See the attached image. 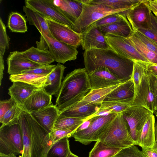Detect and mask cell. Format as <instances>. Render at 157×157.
I'll return each mask as SVG.
<instances>
[{
    "mask_svg": "<svg viewBox=\"0 0 157 157\" xmlns=\"http://www.w3.org/2000/svg\"><path fill=\"white\" fill-rule=\"evenodd\" d=\"M133 61L132 78L135 86V96L138 90L143 77L147 71L148 64L150 63L141 60H135Z\"/></svg>",
    "mask_w": 157,
    "mask_h": 157,
    "instance_id": "37",
    "label": "cell"
},
{
    "mask_svg": "<svg viewBox=\"0 0 157 157\" xmlns=\"http://www.w3.org/2000/svg\"><path fill=\"white\" fill-rule=\"evenodd\" d=\"M105 37L110 48L118 54L132 60L150 63L138 52L129 38L110 35Z\"/></svg>",
    "mask_w": 157,
    "mask_h": 157,
    "instance_id": "12",
    "label": "cell"
},
{
    "mask_svg": "<svg viewBox=\"0 0 157 157\" xmlns=\"http://www.w3.org/2000/svg\"><path fill=\"white\" fill-rule=\"evenodd\" d=\"M67 157H79L71 152V151L68 153Z\"/></svg>",
    "mask_w": 157,
    "mask_h": 157,
    "instance_id": "56",
    "label": "cell"
},
{
    "mask_svg": "<svg viewBox=\"0 0 157 157\" xmlns=\"http://www.w3.org/2000/svg\"><path fill=\"white\" fill-rule=\"evenodd\" d=\"M87 77L91 90L108 87L121 83L120 80L106 67L96 69L88 73Z\"/></svg>",
    "mask_w": 157,
    "mask_h": 157,
    "instance_id": "14",
    "label": "cell"
},
{
    "mask_svg": "<svg viewBox=\"0 0 157 157\" xmlns=\"http://www.w3.org/2000/svg\"><path fill=\"white\" fill-rule=\"evenodd\" d=\"M23 10L30 25L36 27L40 33H44L48 37L53 38L44 16L25 6H23Z\"/></svg>",
    "mask_w": 157,
    "mask_h": 157,
    "instance_id": "26",
    "label": "cell"
},
{
    "mask_svg": "<svg viewBox=\"0 0 157 157\" xmlns=\"http://www.w3.org/2000/svg\"><path fill=\"white\" fill-rule=\"evenodd\" d=\"M0 157H17V155L13 154H6L0 152ZM18 157H22V155H19Z\"/></svg>",
    "mask_w": 157,
    "mask_h": 157,
    "instance_id": "54",
    "label": "cell"
},
{
    "mask_svg": "<svg viewBox=\"0 0 157 157\" xmlns=\"http://www.w3.org/2000/svg\"><path fill=\"white\" fill-rule=\"evenodd\" d=\"M145 157H157V146L153 148L142 147Z\"/></svg>",
    "mask_w": 157,
    "mask_h": 157,
    "instance_id": "50",
    "label": "cell"
},
{
    "mask_svg": "<svg viewBox=\"0 0 157 157\" xmlns=\"http://www.w3.org/2000/svg\"><path fill=\"white\" fill-rule=\"evenodd\" d=\"M48 75L21 73L18 75H10L9 79L12 82L16 81L23 82L39 89H43Z\"/></svg>",
    "mask_w": 157,
    "mask_h": 157,
    "instance_id": "31",
    "label": "cell"
},
{
    "mask_svg": "<svg viewBox=\"0 0 157 157\" xmlns=\"http://www.w3.org/2000/svg\"><path fill=\"white\" fill-rule=\"evenodd\" d=\"M7 63V73L10 75L19 74L24 71L44 66L33 62L17 51L10 52Z\"/></svg>",
    "mask_w": 157,
    "mask_h": 157,
    "instance_id": "16",
    "label": "cell"
},
{
    "mask_svg": "<svg viewBox=\"0 0 157 157\" xmlns=\"http://www.w3.org/2000/svg\"><path fill=\"white\" fill-rule=\"evenodd\" d=\"M128 38L138 52L150 63L157 64V55L148 49L133 33Z\"/></svg>",
    "mask_w": 157,
    "mask_h": 157,
    "instance_id": "36",
    "label": "cell"
},
{
    "mask_svg": "<svg viewBox=\"0 0 157 157\" xmlns=\"http://www.w3.org/2000/svg\"><path fill=\"white\" fill-rule=\"evenodd\" d=\"M22 157H24V154L23 153H22V154L21 155Z\"/></svg>",
    "mask_w": 157,
    "mask_h": 157,
    "instance_id": "58",
    "label": "cell"
},
{
    "mask_svg": "<svg viewBox=\"0 0 157 157\" xmlns=\"http://www.w3.org/2000/svg\"><path fill=\"white\" fill-rule=\"evenodd\" d=\"M53 2L73 22L78 19L81 13L82 5L76 0H53Z\"/></svg>",
    "mask_w": 157,
    "mask_h": 157,
    "instance_id": "28",
    "label": "cell"
},
{
    "mask_svg": "<svg viewBox=\"0 0 157 157\" xmlns=\"http://www.w3.org/2000/svg\"><path fill=\"white\" fill-rule=\"evenodd\" d=\"M60 109L56 105H50L30 113L49 133L53 130L55 121L59 114Z\"/></svg>",
    "mask_w": 157,
    "mask_h": 157,
    "instance_id": "19",
    "label": "cell"
},
{
    "mask_svg": "<svg viewBox=\"0 0 157 157\" xmlns=\"http://www.w3.org/2000/svg\"><path fill=\"white\" fill-rule=\"evenodd\" d=\"M101 105L84 104L79 102L63 110H60L59 114L69 117L87 121L91 116L98 110Z\"/></svg>",
    "mask_w": 157,
    "mask_h": 157,
    "instance_id": "20",
    "label": "cell"
},
{
    "mask_svg": "<svg viewBox=\"0 0 157 157\" xmlns=\"http://www.w3.org/2000/svg\"><path fill=\"white\" fill-rule=\"evenodd\" d=\"M84 63L88 73L99 67H106L121 83L132 78L134 61L116 53L111 48H93L85 51Z\"/></svg>",
    "mask_w": 157,
    "mask_h": 157,
    "instance_id": "1",
    "label": "cell"
},
{
    "mask_svg": "<svg viewBox=\"0 0 157 157\" xmlns=\"http://www.w3.org/2000/svg\"><path fill=\"white\" fill-rule=\"evenodd\" d=\"M99 28L104 36L110 35L128 38L133 33L131 25L126 17L120 21L101 26Z\"/></svg>",
    "mask_w": 157,
    "mask_h": 157,
    "instance_id": "24",
    "label": "cell"
},
{
    "mask_svg": "<svg viewBox=\"0 0 157 157\" xmlns=\"http://www.w3.org/2000/svg\"><path fill=\"white\" fill-rule=\"evenodd\" d=\"M121 148L107 147L99 140L96 141L88 157H114Z\"/></svg>",
    "mask_w": 157,
    "mask_h": 157,
    "instance_id": "33",
    "label": "cell"
},
{
    "mask_svg": "<svg viewBox=\"0 0 157 157\" xmlns=\"http://www.w3.org/2000/svg\"><path fill=\"white\" fill-rule=\"evenodd\" d=\"M10 39L8 36L5 25L0 17V55L3 56L6 49L10 46Z\"/></svg>",
    "mask_w": 157,
    "mask_h": 157,
    "instance_id": "44",
    "label": "cell"
},
{
    "mask_svg": "<svg viewBox=\"0 0 157 157\" xmlns=\"http://www.w3.org/2000/svg\"><path fill=\"white\" fill-rule=\"evenodd\" d=\"M80 3L82 6L81 13L74 22L77 32L79 33L84 32L92 24L107 15L128 11L113 9L102 4Z\"/></svg>",
    "mask_w": 157,
    "mask_h": 157,
    "instance_id": "5",
    "label": "cell"
},
{
    "mask_svg": "<svg viewBox=\"0 0 157 157\" xmlns=\"http://www.w3.org/2000/svg\"><path fill=\"white\" fill-rule=\"evenodd\" d=\"M155 136L156 144L157 143V120L155 124Z\"/></svg>",
    "mask_w": 157,
    "mask_h": 157,
    "instance_id": "55",
    "label": "cell"
},
{
    "mask_svg": "<svg viewBox=\"0 0 157 157\" xmlns=\"http://www.w3.org/2000/svg\"><path fill=\"white\" fill-rule=\"evenodd\" d=\"M156 145L157 146V143H156Z\"/></svg>",
    "mask_w": 157,
    "mask_h": 157,
    "instance_id": "59",
    "label": "cell"
},
{
    "mask_svg": "<svg viewBox=\"0 0 157 157\" xmlns=\"http://www.w3.org/2000/svg\"><path fill=\"white\" fill-rule=\"evenodd\" d=\"M56 66V65L50 64L25 71L22 72L21 73H29L40 75H48L52 72Z\"/></svg>",
    "mask_w": 157,
    "mask_h": 157,
    "instance_id": "46",
    "label": "cell"
},
{
    "mask_svg": "<svg viewBox=\"0 0 157 157\" xmlns=\"http://www.w3.org/2000/svg\"><path fill=\"white\" fill-rule=\"evenodd\" d=\"M52 96L43 89L38 90L29 96L23 103V110L30 113L52 105Z\"/></svg>",
    "mask_w": 157,
    "mask_h": 157,
    "instance_id": "21",
    "label": "cell"
},
{
    "mask_svg": "<svg viewBox=\"0 0 157 157\" xmlns=\"http://www.w3.org/2000/svg\"><path fill=\"white\" fill-rule=\"evenodd\" d=\"M40 89L26 83L20 81L13 82L8 89V94L22 107L26 99L34 92Z\"/></svg>",
    "mask_w": 157,
    "mask_h": 157,
    "instance_id": "23",
    "label": "cell"
},
{
    "mask_svg": "<svg viewBox=\"0 0 157 157\" xmlns=\"http://www.w3.org/2000/svg\"><path fill=\"white\" fill-rule=\"evenodd\" d=\"M119 85L108 87L91 90L79 102L84 104L101 105L106 96Z\"/></svg>",
    "mask_w": 157,
    "mask_h": 157,
    "instance_id": "32",
    "label": "cell"
},
{
    "mask_svg": "<svg viewBox=\"0 0 157 157\" xmlns=\"http://www.w3.org/2000/svg\"><path fill=\"white\" fill-rule=\"evenodd\" d=\"M66 67L58 63L48 75L43 89L49 95L57 97L61 88Z\"/></svg>",
    "mask_w": 157,
    "mask_h": 157,
    "instance_id": "22",
    "label": "cell"
},
{
    "mask_svg": "<svg viewBox=\"0 0 157 157\" xmlns=\"http://www.w3.org/2000/svg\"><path fill=\"white\" fill-rule=\"evenodd\" d=\"M149 8L153 15L157 18V0H148Z\"/></svg>",
    "mask_w": 157,
    "mask_h": 157,
    "instance_id": "51",
    "label": "cell"
},
{
    "mask_svg": "<svg viewBox=\"0 0 157 157\" xmlns=\"http://www.w3.org/2000/svg\"><path fill=\"white\" fill-rule=\"evenodd\" d=\"M117 114L110 113L90 119L91 122L87 128L75 132L72 136L75 141L85 145L98 140L101 135Z\"/></svg>",
    "mask_w": 157,
    "mask_h": 157,
    "instance_id": "7",
    "label": "cell"
},
{
    "mask_svg": "<svg viewBox=\"0 0 157 157\" xmlns=\"http://www.w3.org/2000/svg\"><path fill=\"white\" fill-rule=\"evenodd\" d=\"M151 11L148 0H142L139 3L125 12L126 18L133 31L138 29L151 28Z\"/></svg>",
    "mask_w": 157,
    "mask_h": 157,
    "instance_id": "11",
    "label": "cell"
},
{
    "mask_svg": "<svg viewBox=\"0 0 157 157\" xmlns=\"http://www.w3.org/2000/svg\"><path fill=\"white\" fill-rule=\"evenodd\" d=\"M68 139L64 138L54 143L48 151L47 157H67L71 151Z\"/></svg>",
    "mask_w": 157,
    "mask_h": 157,
    "instance_id": "34",
    "label": "cell"
},
{
    "mask_svg": "<svg viewBox=\"0 0 157 157\" xmlns=\"http://www.w3.org/2000/svg\"><path fill=\"white\" fill-rule=\"evenodd\" d=\"M25 6L45 17H49L70 28L76 32L73 22L52 0H26Z\"/></svg>",
    "mask_w": 157,
    "mask_h": 157,
    "instance_id": "9",
    "label": "cell"
},
{
    "mask_svg": "<svg viewBox=\"0 0 157 157\" xmlns=\"http://www.w3.org/2000/svg\"><path fill=\"white\" fill-rule=\"evenodd\" d=\"M147 71L157 77V64L149 63L147 67Z\"/></svg>",
    "mask_w": 157,
    "mask_h": 157,
    "instance_id": "52",
    "label": "cell"
},
{
    "mask_svg": "<svg viewBox=\"0 0 157 157\" xmlns=\"http://www.w3.org/2000/svg\"><path fill=\"white\" fill-rule=\"evenodd\" d=\"M25 112L31 129L32 157H47L53 144L49 134L30 113Z\"/></svg>",
    "mask_w": 157,
    "mask_h": 157,
    "instance_id": "6",
    "label": "cell"
},
{
    "mask_svg": "<svg viewBox=\"0 0 157 157\" xmlns=\"http://www.w3.org/2000/svg\"><path fill=\"white\" fill-rule=\"evenodd\" d=\"M121 113L127 123L129 133L137 145L145 124L153 113L143 107L132 105Z\"/></svg>",
    "mask_w": 157,
    "mask_h": 157,
    "instance_id": "10",
    "label": "cell"
},
{
    "mask_svg": "<svg viewBox=\"0 0 157 157\" xmlns=\"http://www.w3.org/2000/svg\"><path fill=\"white\" fill-rule=\"evenodd\" d=\"M18 122L22 131L24 157H32L31 129L23 110L19 117Z\"/></svg>",
    "mask_w": 157,
    "mask_h": 157,
    "instance_id": "29",
    "label": "cell"
},
{
    "mask_svg": "<svg viewBox=\"0 0 157 157\" xmlns=\"http://www.w3.org/2000/svg\"><path fill=\"white\" fill-rule=\"evenodd\" d=\"M135 95L134 84L132 78L120 84L106 96L103 102H116L130 105L133 101Z\"/></svg>",
    "mask_w": 157,
    "mask_h": 157,
    "instance_id": "18",
    "label": "cell"
},
{
    "mask_svg": "<svg viewBox=\"0 0 157 157\" xmlns=\"http://www.w3.org/2000/svg\"><path fill=\"white\" fill-rule=\"evenodd\" d=\"M17 104L16 102L12 98L1 100L0 101V119L5 113L14 105Z\"/></svg>",
    "mask_w": 157,
    "mask_h": 157,
    "instance_id": "48",
    "label": "cell"
},
{
    "mask_svg": "<svg viewBox=\"0 0 157 157\" xmlns=\"http://www.w3.org/2000/svg\"><path fill=\"white\" fill-rule=\"evenodd\" d=\"M44 17L54 38L77 48L81 45L80 33L49 17Z\"/></svg>",
    "mask_w": 157,
    "mask_h": 157,
    "instance_id": "13",
    "label": "cell"
},
{
    "mask_svg": "<svg viewBox=\"0 0 157 157\" xmlns=\"http://www.w3.org/2000/svg\"><path fill=\"white\" fill-rule=\"evenodd\" d=\"M130 105L129 104L118 102H103L101 103L98 111L95 114L104 111H109L110 113L116 114L121 113Z\"/></svg>",
    "mask_w": 157,
    "mask_h": 157,
    "instance_id": "40",
    "label": "cell"
},
{
    "mask_svg": "<svg viewBox=\"0 0 157 157\" xmlns=\"http://www.w3.org/2000/svg\"><path fill=\"white\" fill-rule=\"evenodd\" d=\"M84 122V120L67 117L59 114L55 123L53 130L66 129L75 126H80Z\"/></svg>",
    "mask_w": 157,
    "mask_h": 157,
    "instance_id": "38",
    "label": "cell"
},
{
    "mask_svg": "<svg viewBox=\"0 0 157 157\" xmlns=\"http://www.w3.org/2000/svg\"><path fill=\"white\" fill-rule=\"evenodd\" d=\"M23 146L22 131L19 122L0 128V152L22 155Z\"/></svg>",
    "mask_w": 157,
    "mask_h": 157,
    "instance_id": "8",
    "label": "cell"
},
{
    "mask_svg": "<svg viewBox=\"0 0 157 157\" xmlns=\"http://www.w3.org/2000/svg\"><path fill=\"white\" fill-rule=\"evenodd\" d=\"M154 113H155L157 118V109L154 111Z\"/></svg>",
    "mask_w": 157,
    "mask_h": 157,
    "instance_id": "57",
    "label": "cell"
},
{
    "mask_svg": "<svg viewBox=\"0 0 157 157\" xmlns=\"http://www.w3.org/2000/svg\"><path fill=\"white\" fill-rule=\"evenodd\" d=\"M21 52L29 60L43 66L51 64L55 61L48 50H42L32 46Z\"/></svg>",
    "mask_w": 157,
    "mask_h": 157,
    "instance_id": "27",
    "label": "cell"
},
{
    "mask_svg": "<svg viewBox=\"0 0 157 157\" xmlns=\"http://www.w3.org/2000/svg\"><path fill=\"white\" fill-rule=\"evenodd\" d=\"M133 33L148 49L157 55V44L138 31H133Z\"/></svg>",
    "mask_w": 157,
    "mask_h": 157,
    "instance_id": "47",
    "label": "cell"
},
{
    "mask_svg": "<svg viewBox=\"0 0 157 157\" xmlns=\"http://www.w3.org/2000/svg\"><path fill=\"white\" fill-rule=\"evenodd\" d=\"M23 110L22 108L17 104L7 111L0 119L2 124L1 126L10 125L18 122V119Z\"/></svg>",
    "mask_w": 157,
    "mask_h": 157,
    "instance_id": "39",
    "label": "cell"
},
{
    "mask_svg": "<svg viewBox=\"0 0 157 157\" xmlns=\"http://www.w3.org/2000/svg\"><path fill=\"white\" fill-rule=\"evenodd\" d=\"M151 28L150 29H139L136 31L142 33L157 44V18L152 12L151 13Z\"/></svg>",
    "mask_w": 157,
    "mask_h": 157,
    "instance_id": "43",
    "label": "cell"
},
{
    "mask_svg": "<svg viewBox=\"0 0 157 157\" xmlns=\"http://www.w3.org/2000/svg\"><path fill=\"white\" fill-rule=\"evenodd\" d=\"M87 76L85 68L75 69L67 75L56 101L60 110L78 102L91 91Z\"/></svg>",
    "mask_w": 157,
    "mask_h": 157,
    "instance_id": "2",
    "label": "cell"
},
{
    "mask_svg": "<svg viewBox=\"0 0 157 157\" xmlns=\"http://www.w3.org/2000/svg\"><path fill=\"white\" fill-rule=\"evenodd\" d=\"M147 72L149 77L150 85L153 94L154 111L157 109V77Z\"/></svg>",
    "mask_w": 157,
    "mask_h": 157,
    "instance_id": "49",
    "label": "cell"
},
{
    "mask_svg": "<svg viewBox=\"0 0 157 157\" xmlns=\"http://www.w3.org/2000/svg\"><path fill=\"white\" fill-rule=\"evenodd\" d=\"M4 70L3 56L0 55V85H1Z\"/></svg>",
    "mask_w": 157,
    "mask_h": 157,
    "instance_id": "53",
    "label": "cell"
},
{
    "mask_svg": "<svg viewBox=\"0 0 157 157\" xmlns=\"http://www.w3.org/2000/svg\"><path fill=\"white\" fill-rule=\"evenodd\" d=\"M126 17L125 12L111 14L97 21L89 26L99 28L105 25L120 21Z\"/></svg>",
    "mask_w": 157,
    "mask_h": 157,
    "instance_id": "41",
    "label": "cell"
},
{
    "mask_svg": "<svg viewBox=\"0 0 157 157\" xmlns=\"http://www.w3.org/2000/svg\"><path fill=\"white\" fill-rule=\"evenodd\" d=\"M79 127L77 126L66 129L53 130L49 133L50 137L53 144L63 138H69L72 136Z\"/></svg>",
    "mask_w": 157,
    "mask_h": 157,
    "instance_id": "42",
    "label": "cell"
},
{
    "mask_svg": "<svg viewBox=\"0 0 157 157\" xmlns=\"http://www.w3.org/2000/svg\"><path fill=\"white\" fill-rule=\"evenodd\" d=\"M142 0H79V2L87 4H102L115 9L128 10L139 3Z\"/></svg>",
    "mask_w": 157,
    "mask_h": 157,
    "instance_id": "30",
    "label": "cell"
},
{
    "mask_svg": "<svg viewBox=\"0 0 157 157\" xmlns=\"http://www.w3.org/2000/svg\"><path fill=\"white\" fill-rule=\"evenodd\" d=\"M40 40L36 41L37 48L48 50L55 61L64 64L68 61L75 60L78 54L77 48L48 37L40 33Z\"/></svg>",
    "mask_w": 157,
    "mask_h": 157,
    "instance_id": "4",
    "label": "cell"
},
{
    "mask_svg": "<svg viewBox=\"0 0 157 157\" xmlns=\"http://www.w3.org/2000/svg\"><path fill=\"white\" fill-rule=\"evenodd\" d=\"M155 117L153 114L145 124L137 145L141 147L153 148L156 146L155 136Z\"/></svg>",
    "mask_w": 157,
    "mask_h": 157,
    "instance_id": "25",
    "label": "cell"
},
{
    "mask_svg": "<svg viewBox=\"0 0 157 157\" xmlns=\"http://www.w3.org/2000/svg\"><path fill=\"white\" fill-rule=\"evenodd\" d=\"M114 157H145L142 151L133 145L123 148L119 151Z\"/></svg>",
    "mask_w": 157,
    "mask_h": 157,
    "instance_id": "45",
    "label": "cell"
},
{
    "mask_svg": "<svg viewBox=\"0 0 157 157\" xmlns=\"http://www.w3.org/2000/svg\"><path fill=\"white\" fill-rule=\"evenodd\" d=\"M106 147L122 149L135 145L121 113H117L100 136L99 140Z\"/></svg>",
    "mask_w": 157,
    "mask_h": 157,
    "instance_id": "3",
    "label": "cell"
},
{
    "mask_svg": "<svg viewBox=\"0 0 157 157\" xmlns=\"http://www.w3.org/2000/svg\"><path fill=\"white\" fill-rule=\"evenodd\" d=\"M80 35L81 45L83 50L110 48L99 28L89 26Z\"/></svg>",
    "mask_w": 157,
    "mask_h": 157,
    "instance_id": "15",
    "label": "cell"
},
{
    "mask_svg": "<svg viewBox=\"0 0 157 157\" xmlns=\"http://www.w3.org/2000/svg\"><path fill=\"white\" fill-rule=\"evenodd\" d=\"M130 105L143 107L154 113L153 94L147 70L143 77L137 92Z\"/></svg>",
    "mask_w": 157,
    "mask_h": 157,
    "instance_id": "17",
    "label": "cell"
},
{
    "mask_svg": "<svg viewBox=\"0 0 157 157\" xmlns=\"http://www.w3.org/2000/svg\"><path fill=\"white\" fill-rule=\"evenodd\" d=\"M8 27L13 32L25 33L27 31L26 21L20 13L12 12L9 17Z\"/></svg>",
    "mask_w": 157,
    "mask_h": 157,
    "instance_id": "35",
    "label": "cell"
}]
</instances>
